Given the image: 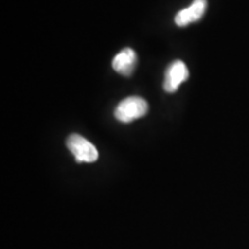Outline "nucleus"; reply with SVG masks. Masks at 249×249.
Returning a JSON list of instances; mask_svg holds the SVG:
<instances>
[{"instance_id":"1","label":"nucleus","mask_w":249,"mask_h":249,"mask_svg":"<svg viewBox=\"0 0 249 249\" xmlns=\"http://www.w3.org/2000/svg\"><path fill=\"white\" fill-rule=\"evenodd\" d=\"M148 112V103L138 96H130L124 98L117 105L114 117L120 123H130L145 116Z\"/></svg>"},{"instance_id":"2","label":"nucleus","mask_w":249,"mask_h":249,"mask_svg":"<svg viewBox=\"0 0 249 249\" xmlns=\"http://www.w3.org/2000/svg\"><path fill=\"white\" fill-rule=\"evenodd\" d=\"M66 144L70 151L74 155L77 163H81V161L92 163L98 160V151L95 145L79 134H71L68 136Z\"/></svg>"},{"instance_id":"3","label":"nucleus","mask_w":249,"mask_h":249,"mask_svg":"<svg viewBox=\"0 0 249 249\" xmlns=\"http://www.w3.org/2000/svg\"><path fill=\"white\" fill-rule=\"evenodd\" d=\"M189 71L188 68L185 65V62L181 60H176L170 66L167 67L165 71V80H164V90L166 92H176L182 82L188 79Z\"/></svg>"},{"instance_id":"4","label":"nucleus","mask_w":249,"mask_h":249,"mask_svg":"<svg viewBox=\"0 0 249 249\" xmlns=\"http://www.w3.org/2000/svg\"><path fill=\"white\" fill-rule=\"evenodd\" d=\"M207 0H194L189 7L183 8L177 13L174 21L178 27H186L188 24L201 20L207 11Z\"/></svg>"},{"instance_id":"5","label":"nucleus","mask_w":249,"mask_h":249,"mask_svg":"<svg viewBox=\"0 0 249 249\" xmlns=\"http://www.w3.org/2000/svg\"><path fill=\"white\" fill-rule=\"evenodd\" d=\"M136 66V53L135 51L129 48L124 49L119 52L112 61V67L114 71L124 76L132 75Z\"/></svg>"}]
</instances>
